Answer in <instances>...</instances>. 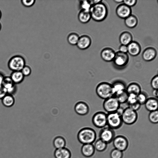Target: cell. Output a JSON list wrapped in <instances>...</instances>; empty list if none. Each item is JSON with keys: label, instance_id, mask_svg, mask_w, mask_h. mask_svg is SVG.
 I'll list each match as a JSON object with an SVG mask.
<instances>
[{"label": "cell", "instance_id": "29", "mask_svg": "<svg viewBox=\"0 0 158 158\" xmlns=\"http://www.w3.org/2000/svg\"><path fill=\"white\" fill-rule=\"evenodd\" d=\"M2 103L5 106L9 107L12 106L15 102V99L13 95L7 94L2 99Z\"/></svg>", "mask_w": 158, "mask_h": 158}, {"label": "cell", "instance_id": "45", "mask_svg": "<svg viewBox=\"0 0 158 158\" xmlns=\"http://www.w3.org/2000/svg\"><path fill=\"white\" fill-rule=\"evenodd\" d=\"M124 109L120 106L116 112L119 115L121 116Z\"/></svg>", "mask_w": 158, "mask_h": 158}, {"label": "cell", "instance_id": "24", "mask_svg": "<svg viewBox=\"0 0 158 158\" xmlns=\"http://www.w3.org/2000/svg\"><path fill=\"white\" fill-rule=\"evenodd\" d=\"M119 40L121 45L127 46L132 41V36L129 32L124 31L120 35Z\"/></svg>", "mask_w": 158, "mask_h": 158}, {"label": "cell", "instance_id": "8", "mask_svg": "<svg viewBox=\"0 0 158 158\" xmlns=\"http://www.w3.org/2000/svg\"><path fill=\"white\" fill-rule=\"evenodd\" d=\"M120 104L116 98L113 96L104 100L103 106L108 113L116 112L120 107Z\"/></svg>", "mask_w": 158, "mask_h": 158}, {"label": "cell", "instance_id": "33", "mask_svg": "<svg viewBox=\"0 0 158 158\" xmlns=\"http://www.w3.org/2000/svg\"><path fill=\"white\" fill-rule=\"evenodd\" d=\"M148 118L149 121L152 123H157L158 122V110L150 112Z\"/></svg>", "mask_w": 158, "mask_h": 158}, {"label": "cell", "instance_id": "37", "mask_svg": "<svg viewBox=\"0 0 158 158\" xmlns=\"http://www.w3.org/2000/svg\"><path fill=\"white\" fill-rule=\"evenodd\" d=\"M137 102V95L133 94H129L127 102L128 105L134 104Z\"/></svg>", "mask_w": 158, "mask_h": 158}, {"label": "cell", "instance_id": "19", "mask_svg": "<svg viewBox=\"0 0 158 158\" xmlns=\"http://www.w3.org/2000/svg\"><path fill=\"white\" fill-rule=\"evenodd\" d=\"M95 149L92 144H83L81 148L82 155L86 157L92 156L94 154Z\"/></svg>", "mask_w": 158, "mask_h": 158}, {"label": "cell", "instance_id": "23", "mask_svg": "<svg viewBox=\"0 0 158 158\" xmlns=\"http://www.w3.org/2000/svg\"><path fill=\"white\" fill-rule=\"evenodd\" d=\"M76 112L78 114L84 115L87 114L89 111L87 105L83 102H79L76 105L75 107Z\"/></svg>", "mask_w": 158, "mask_h": 158}, {"label": "cell", "instance_id": "40", "mask_svg": "<svg viewBox=\"0 0 158 158\" xmlns=\"http://www.w3.org/2000/svg\"><path fill=\"white\" fill-rule=\"evenodd\" d=\"M35 2V0H22L21 1L22 4L26 7H30L34 5Z\"/></svg>", "mask_w": 158, "mask_h": 158}, {"label": "cell", "instance_id": "35", "mask_svg": "<svg viewBox=\"0 0 158 158\" xmlns=\"http://www.w3.org/2000/svg\"><path fill=\"white\" fill-rule=\"evenodd\" d=\"M148 98L146 94L143 92L137 95V101L141 105L144 104Z\"/></svg>", "mask_w": 158, "mask_h": 158}, {"label": "cell", "instance_id": "1", "mask_svg": "<svg viewBox=\"0 0 158 158\" xmlns=\"http://www.w3.org/2000/svg\"><path fill=\"white\" fill-rule=\"evenodd\" d=\"M89 12L91 18L93 20L100 22L106 18L108 14V9L106 5L101 2L92 5Z\"/></svg>", "mask_w": 158, "mask_h": 158}, {"label": "cell", "instance_id": "12", "mask_svg": "<svg viewBox=\"0 0 158 158\" xmlns=\"http://www.w3.org/2000/svg\"><path fill=\"white\" fill-rule=\"evenodd\" d=\"M2 85L7 90V94L13 95L16 91L17 87L10 77H4Z\"/></svg>", "mask_w": 158, "mask_h": 158}, {"label": "cell", "instance_id": "7", "mask_svg": "<svg viewBox=\"0 0 158 158\" xmlns=\"http://www.w3.org/2000/svg\"><path fill=\"white\" fill-rule=\"evenodd\" d=\"M92 121L95 127L102 128L107 126V114L101 111L96 112L93 116Z\"/></svg>", "mask_w": 158, "mask_h": 158}, {"label": "cell", "instance_id": "51", "mask_svg": "<svg viewBox=\"0 0 158 158\" xmlns=\"http://www.w3.org/2000/svg\"><path fill=\"white\" fill-rule=\"evenodd\" d=\"M1 28H2V25H1V23H0V31L1 29Z\"/></svg>", "mask_w": 158, "mask_h": 158}, {"label": "cell", "instance_id": "42", "mask_svg": "<svg viewBox=\"0 0 158 158\" xmlns=\"http://www.w3.org/2000/svg\"><path fill=\"white\" fill-rule=\"evenodd\" d=\"M141 105L137 102L132 104L128 105V107L132 110L136 111L139 110L141 107Z\"/></svg>", "mask_w": 158, "mask_h": 158}, {"label": "cell", "instance_id": "39", "mask_svg": "<svg viewBox=\"0 0 158 158\" xmlns=\"http://www.w3.org/2000/svg\"><path fill=\"white\" fill-rule=\"evenodd\" d=\"M31 69L30 66L26 65L21 70L22 74L24 77H28L31 73Z\"/></svg>", "mask_w": 158, "mask_h": 158}, {"label": "cell", "instance_id": "44", "mask_svg": "<svg viewBox=\"0 0 158 158\" xmlns=\"http://www.w3.org/2000/svg\"><path fill=\"white\" fill-rule=\"evenodd\" d=\"M119 51L127 53V46L125 45H121L119 48Z\"/></svg>", "mask_w": 158, "mask_h": 158}, {"label": "cell", "instance_id": "2", "mask_svg": "<svg viewBox=\"0 0 158 158\" xmlns=\"http://www.w3.org/2000/svg\"><path fill=\"white\" fill-rule=\"evenodd\" d=\"M77 137L78 141L83 144H92L96 140V134L92 128H85L79 131Z\"/></svg>", "mask_w": 158, "mask_h": 158}, {"label": "cell", "instance_id": "36", "mask_svg": "<svg viewBox=\"0 0 158 158\" xmlns=\"http://www.w3.org/2000/svg\"><path fill=\"white\" fill-rule=\"evenodd\" d=\"M123 152L114 148L112 150L110 153L111 158H122Z\"/></svg>", "mask_w": 158, "mask_h": 158}, {"label": "cell", "instance_id": "14", "mask_svg": "<svg viewBox=\"0 0 158 158\" xmlns=\"http://www.w3.org/2000/svg\"><path fill=\"white\" fill-rule=\"evenodd\" d=\"M91 43L90 38L87 35H83L80 36L76 45L79 49L83 50L89 48Z\"/></svg>", "mask_w": 158, "mask_h": 158}, {"label": "cell", "instance_id": "34", "mask_svg": "<svg viewBox=\"0 0 158 158\" xmlns=\"http://www.w3.org/2000/svg\"><path fill=\"white\" fill-rule=\"evenodd\" d=\"M81 10L89 11L91 5L89 0H83L80 2Z\"/></svg>", "mask_w": 158, "mask_h": 158}, {"label": "cell", "instance_id": "30", "mask_svg": "<svg viewBox=\"0 0 158 158\" xmlns=\"http://www.w3.org/2000/svg\"><path fill=\"white\" fill-rule=\"evenodd\" d=\"M128 94L125 90L115 95L114 96L116 98L120 104L127 102Z\"/></svg>", "mask_w": 158, "mask_h": 158}, {"label": "cell", "instance_id": "25", "mask_svg": "<svg viewBox=\"0 0 158 158\" xmlns=\"http://www.w3.org/2000/svg\"><path fill=\"white\" fill-rule=\"evenodd\" d=\"M78 18L82 23H88L91 18L89 11L81 10L78 14Z\"/></svg>", "mask_w": 158, "mask_h": 158}, {"label": "cell", "instance_id": "43", "mask_svg": "<svg viewBox=\"0 0 158 158\" xmlns=\"http://www.w3.org/2000/svg\"><path fill=\"white\" fill-rule=\"evenodd\" d=\"M7 94L6 89L2 85L0 86V99H2Z\"/></svg>", "mask_w": 158, "mask_h": 158}, {"label": "cell", "instance_id": "38", "mask_svg": "<svg viewBox=\"0 0 158 158\" xmlns=\"http://www.w3.org/2000/svg\"><path fill=\"white\" fill-rule=\"evenodd\" d=\"M151 85L153 89H158V76H155L151 80Z\"/></svg>", "mask_w": 158, "mask_h": 158}, {"label": "cell", "instance_id": "47", "mask_svg": "<svg viewBox=\"0 0 158 158\" xmlns=\"http://www.w3.org/2000/svg\"><path fill=\"white\" fill-rule=\"evenodd\" d=\"M90 3L92 5L96 4L97 3H100V2H102V1L100 0H89Z\"/></svg>", "mask_w": 158, "mask_h": 158}, {"label": "cell", "instance_id": "46", "mask_svg": "<svg viewBox=\"0 0 158 158\" xmlns=\"http://www.w3.org/2000/svg\"><path fill=\"white\" fill-rule=\"evenodd\" d=\"M152 94V95L155 97V98H157L158 96V89H153Z\"/></svg>", "mask_w": 158, "mask_h": 158}, {"label": "cell", "instance_id": "49", "mask_svg": "<svg viewBox=\"0 0 158 158\" xmlns=\"http://www.w3.org/2000/svg\"><path fill=\"white\" fill-rule=\"evenodd\" d=\"M114 1L116 3H119L123 2V0H114Z\"/></svg>", "mask_w": 158, "mask_h": 158}, {"label": "cell", "instance_id": "50", "mask_svg": "<svg viewBox=\"0 0 158 158\" xmlns=\"http://www.w3.org/2000/svg\"><path fill=\"white\" fill-rule=\"evenodd\" d=\"M2 16V13L1 10H0V19H1Z\"/></svg>", "mask_w": 158, "mask_h": 158}, {"label": "cell", "instance_id": "48", "mask_svg": "<svg viewBox=\"0 0 158 158\" xmlns=\"http://www.w3.org/2000/svg\"><path fill=\"white\" fill-rule=\"evenodd\" d=\"M4 77L3 75L0 72V86L2 85V81Z\"/></svg>", "mask_w": 158, "mask_h": 158}, {"label": "cell", "instance_id": "26", "mask_svg": "<svg viewBox=\"0 0 158 158\" xmlns=\"http://www.w3.org/2000/svg\"><path fill=\"white\" fill-rule=\"evenodd\" d=\"M10 77L16 85L22 83L24 79V76L21 71H13Z\"/></svg>", "mask_w": 158, "mask_h": 158}, {"label": "cell", "instance_id": "27", "mask_svg": "<svg viewBox=\"0 0 158 158\" xmlns=\"http://www.w3.org/2000/svg\"><path fill=\"white\" fill-rule=\"evenodd\" d=\"M53 144L56 149H59L65 147L66 141L63 136L58 135L54 139Z\"/></svg>", "mask_w": 158, "mask_h": 158}, {"label": "cell", "instance_id": "9", "mask_svg": "<svg viewBox=\"0 0 158 158\" xmlns=\"http://www.w3.org/2000/svg\"><path fill=\"white\" fill-rule=\"evenodd\" d=\"M114 135V130L106 126L102 128L100 131V139L107 144L113 140Z\"/></svg>", "mask_w": 158, "mask_h": 158}, {"label": "cell", "instance_id": "3", "mask_svg": "<svg viewBox=\"0 0 158 158\" xmlns=\"http://www.w3.org/2000/svg\"><path fill=\"white\" fill-rule=\"evenodd\" d=\"M95 91L97 95L104 100L114 96L111 84L106 82H102L96 86Z\"/></svg>", "mask_w": 158, "mask_h": 158}, {"label": "cell", "instance_id": "21", "mask_svg": "<svg viewBox=\"0 0 158 158\" xmlns=\"http://www.w3.org/2000/svg\"><path fill=\"white\" fill-rule=\"evenodd\" d=\"M111 85L114 96L126 90V86L125 84L121 81H116Z\"/></svg>", "mask_w": 158, "mask_h": 158}, {"label": "cell", "instance_id": "41", "mask_svg": "<svg viewBox=\"0 0 158 158\" xmlns=\"http://www.w3.org/2000/svg\"><path fill=\"white\" fill-rule=\"evenodd\" d=\"M137 2V1L136 0H124L123 3L131 7L135 6Z\"/></svg>", "mask_w": 158, "mask_h": 158}, {"label": "cell", "instance_id": "22", "mask_svg": "<svg viewBox=\"0 0 158 158\" xmlns=\"http://www.w3.org/2000/svg\"><path fill=\"white\" fill-rule=\"evenodd\" d=\"M126 91L128 94H133L136 95L141 92L140 86L135 82H132L129 84L126 87Z\"/></svg>", "mask_w": 158, "mask_h": 158}, {"label": "cell", "instance_id": "11", "mask_svg": "<svg viewBox=\"0 0 158 158\" xmlns=\"http://www.w3.org/2000/svg\"><path fill=\"white\" fill-rule=\"evenodd\" d=\"M113 144L115 148L123 152L125 150L128 146V142L126 138L122 136H118L114 137Z\"/></svg>", "mask_w": 158, "mask_h": 158}, {"label": "cell", "instance_id": "28", "mask_svg": "<svg viewBox=\"0 0 158 158\" xmlns=\"http://www.w3.org/2000/svg\"><path fill=\"white\" fill-rule=\"evenodd\" d=\"M124 22L126 26L127 27L132 28L136 26L138 21L135 16L131 15L125 19Z\"/></svg>", "mask_w": 158, "mask_h": 158}, {"label": "cell", "instance_id": "5", "mask_svg": "<svg viewBox=\"0 0 158 158\" xmlns=\"http://www.w3.org/2000/svg\"><path fill=\"white\" fill-rule=\"evenodd\" d=\"M123 121L121 116L116 112L107 114V126L113 129H117L122 125Z\"/></svg>", "mask_w": 158, "mask_h": 158}, {"label": "cell", "instance_id": "13", "mask_svg": "<svg viewBox=\"0 0 158 158\" xmlns=\"http://www.w3.org/2000/svg\"><path fill=\"white\" fill-rule=\"evenodd\" d=\"M116 13L119 18L125 19L131 15V7L123 3L117 6Z\"/></svg>", "mask_w": 158, "mask_h": 158}, {"label": "cell", "instance_id": "10", "mask_svg": "<svg viewBox=\"0 0 158 158\" xmlns=\"http://www.w3.org/2000/svg\"><path fill=\"white\" fill-rule=\"evenodd\" d=\"M114 65L119 67L125 66L129 61V56L127 53L118 51L115 53L113 60Z\"/></svg>", "mask_w": 158, "mask_h": 158}, {"label": "cell", "instance_id": "15", "mask_svg": "<svg viewBox=\"0 0 158 158\" xmlns=\"http://www.w3.org/2000/svg\"><path fill=\"white\" fill-rule=\"evenodd\" d=\"M115 53L112 48H106L103 49L101 52V56L104 61L109 62L113 60Z\"/></svg>", "mask_w": 158, "mask_h": 158}, {"label": "cell", "instance_id": "20", "mask_svg": "<svg viewBox=\"0 0 158 158\" xmlns=\"http://www.w3.org/2000/svg\"><path fill=\"white\" fill-rule=\"evenodd\" d=\"M54 156L55 158H70L71 153L69 149L64 147L56 149L54 152Z\"/></svg>", "mask_w": 158, "mask_h": 158}, {"label": "cell", "instance_id": "6", "mask_svg": "<svg viewBox=\"0 0 158 158\" xmlns=\"http://www.w3.org/2000/svg\"><path fill=\"white\" fill-rule=\"evenodd\" d=\"M123 122L130 125L134 123L137 121L138 114L136 111L128 107L124 109L121 116Z\"/></svg>", "mask_w": 158, "mask_h": 158}, {"label": "cell", "instance_id": "4", "mask_svg": "<svg viewBox=\"0 0 158 158\" xmlns=\"http://www.w3.org/2000/svg\"><path fill=\"white\" fill-rule=\"evenodd\" d=\"M24 57L21 55H16L12 57L8 63V66L13 71H21L26 65Z\"/></svg>", "mask_w": 158, "mask_h": 158}, {"label": "cell", "instance_id": "16", "mask_svg": "<svg viewBox=\"0 0 158 158\" xmlns=\"http://www.w3.org/2000/svg\"><path fill=\"white\" fill-rule=\"evenodd\" d=\"M157 52L152 47H148L145 49L142 54L143 59L146 61H150L154 59L156 56Z\"/></svg>", "mask_w": 158, "mask_h": 158}, {"label": "cell", "instance_id": "32", "mask_svg": "<svg viewBox=\"0 0 158 158\" xmlns=\"http://www.w3.org/2000/svg\"><path fill=\"white\" fill-rule=\"evenodd\" d=\"M80 36L76 33H72L67 37V41L69 43L72 45H76Z\"/></svg>", "mask_w": 158, "mask_h": 158}, {"label": "cell", "instance_id": "17", "mask_svg": "<svg viewBox=\"0 0 158 158\" xmlns=\"http://www.w3.org/2000/svg\"><path fill=\"white\" fill-rule=\"evenodd\" d=\"M127 52L132 56H136L138 55L141 50V48L139 43L132 41L127 46Z\"/></svg>", "mask_w": 158, "mask_h": 158}, {"label": "cell", "instance_id": "31", "mask_svg": "<svg viewBox=\"0 0 158 158\" xmlns=\"http://www.w3.org/2000/svg\"><path fill=\"white\" fill-rule=\"evenodd\" d=\"M107 144L106 143L99 139L96 141L94 146L95 150L99 152H102L106 148Z\"/></svg>", "mask_w": 158, "mask_h": 158}, {"label": "cell", "instance_id": "18", "mask_svg": "<svg viewBox=\"0 0 158 158\" xmlns=\"http://www.w3.org/2000/svg\"><path fill=\"white\" fill-rule=\"evenodd\" d=\"M144 104L146 109L150 112L158 110V101L156 98H148Z\"/></svg>", "mask_w": 158, "mask_h": 158}]
</instances>
